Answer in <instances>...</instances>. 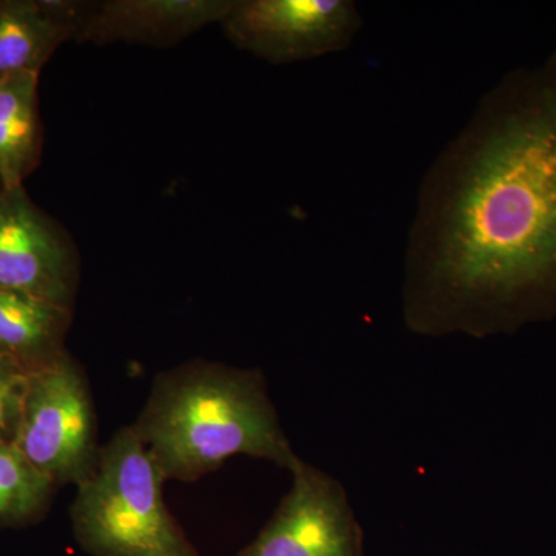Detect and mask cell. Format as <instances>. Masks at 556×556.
<instances>
[{
  "mask_svg": "<svg viewBox=\"0 0 556 556\" xmlns=\"http://www.w3.org/2000/svg\"><path fill=\"white\" fill-rule=\"evenodd\" d=\"M404 313L422 334L556 316V51L497 80L424 175Z\"/></svg>",
  "mask_w": 556,
  "mask_h": 556,
  "instance_id": "cell-1",
  "label": "cell"
},
{
  "mask_svg": "<svg viewBox=\"0 0 556 556\" xmlns=\"http://www.w3.org/2000/svg\"><path fill=\"white\" fill-rule=\"evenodd\" d=\"M166 481L193 482L229 457L300 464L258 369L186 362L161 372L131 426Z\"/></svg>",
  "mask_w": 556,
  "mask_h": 556,
  "instance_id": "cell-2",
  "label": "cell"
},
{
  "mask_svg": "<svg viewBox=\"0 0 556 556\" xmlns=\"http://www.w3.org/2000/svg\"><path fill=\"white\" fill-rule=\"evenodd\" d=\"M163 477L134 428L102 445L93 473L76 489L72 526L91 556H199L163 495Z\"/></svg>",
  "mask_w": 556,
  "mask_h": 556,
  "instance_id": "cell-3",
  "label": "cell"
},
{
  "mask_svg": "<svg viewBox=\"0 0 556 556\" xmlns=\"http://www.w3.org/2000/svg\"><path fill=\"white\" fill-rule=\"evenodd\" d=\"M13 444L54 489L78 486L93 473L101 452L93 399L68 351L28 375Z\"/></svg>",
  "mask_w": 556,
  "mask_h": 556,
  "instance_id": "cell-4",
  "label": "cell"
},
{
  "mask_svg": "<svg viewBox=\"0 0 556 556\" xmlns=\"http://www.w3.org/2000/svg\"><path fill=\"white\" fill-rule=\"evenodd\" d=\"M219 25L237 49L281 65L346 50L364 20L353 0H236Z\"/></svg>",
  "mask_w": 556,
  "mask_h": 556,
  "instance_id": "cell-5",
  "label": "cell"
},
{
  "mask_svg": "<svg viewBox=\"0 0 556 556\" xmlns=\"http://www.w3.org/2000/svg\"><path fill=\"white\" fill-rule=\"evenodd\" d=\"M80 262L75 241L28 197L0 193V288L73 309Z\"/></svg>",
  "mask_w": 556,
  "mask_h": 556,
  "instance_id": "cell-6",
  "label": "cell"
},
{
  "mask_svg": "<svg viewBox=\"0 0 556 556\" xmlns=\"http://www.w3.org/2000/svg\"><path fill=\"white\" fill-rule=\"evenodd\" d=\"M260 535L237 556H361V527L336 479L300 460Z\"/></svg>",
  "mask_w": 556,
  "mask_h": 556,
  "instance_id": "cell-7",
  "label": "cell"
},
{
  "mask_svg": "<svg viewBox=\"0 0 556 556\" xmlns=\"http://www.w3.org/2000/svg\"><path fill=\"white\" fill-rule=\"evenodd\" d=\"M236 0H104L94 2L78 42L166 49L222 24Z\"/></svg>",
  "mask_w": 556,
  "mask_h": 556,
  "instance_id": "cell-8",
  "label": "cell"
},
{
  "mask_svg": "<svg viewBox=\"0 0 556 556\" xmlns=\"http://www.w3.org/2000/svg\"><path fill=\"white\" fill-rule=\"evenodd\" d=\"M94 2L0 0V79L40 73L62 43L79 39Z\"/></svg>",
  "mask_w": 556,
  "mask_h": 556,
  "instance_id": "cell-9",
  "label": "cell"
},
{
  "mask_svg": "<svg viewBox=\"0 0 556 556\" xmlns=\"http://www.w3.org/2000/svg\"><path fill=\"white\" fill-rule=\"evenodd\" d=\"M73 309L0 288V354L33 369L64 354Z\"/></svg>",
  "mask_w": 556,
  "mask_h": 556,
  "instance_id": "cell-10",
  "label": "cell"
},
{
  "mask_svg": "<svg viewBox=\"0 0 556 556\" xmlns=\"http://www.w3.org/2000/svg\"><path fill=\"white\" fill-rule=\"evenodd\" d=\"M39 75L16 73L0 79V179L7 190L24 186L39 164Z\"/></svg>",
  "mask_w": 556,
  "mask_h": 556,
  "instance_id": "cell-11",
  "label": "cell"
},
{
  "mask_svg": "<svg viewBox=\"0 0 556 556\" xmlns=\"http://www.w3.org/2000/svg\"><path fill=\"white\" fill-rule=\"evenodd\" d=\"M54 485L21 455L16 445L0 441V527H24L49 508Z\"/></svg>",
  "mask_w": 556,
  "mask_h": 556,
  "instance_id": "cell-12",
  "label": "cell"
},
{
  "mask_svg": "<svg viewBox=\"0 0 556 556\" xmlns=\"http://www.w3.org/2000/svg\"><path fill=\"white\" fill-rule=\"evenodd\" d=\"M27 368L0 354V441L13 444L28 383Z\"/></svg>",
  "mask_w": 556,
  "mask_h": 556,
  "instance_id": "cell-13",
  "label": "cell"
},
{
  "mask_svg": "<svg viewBox=\"0 0 556 556\" xmlns=\"http://www.w3.org/2000/svg\"><path fill=\"white\" fill-rule=\"evenodd\" d=\"M3 190H7V189H5V186H3L2 179H0V193H2Z\"/></svg>",
  "mask_w": 556,
  "mask_h": 556,
  "instance_id": "cell-14",
  "label": "cell"
}]
</instances>
